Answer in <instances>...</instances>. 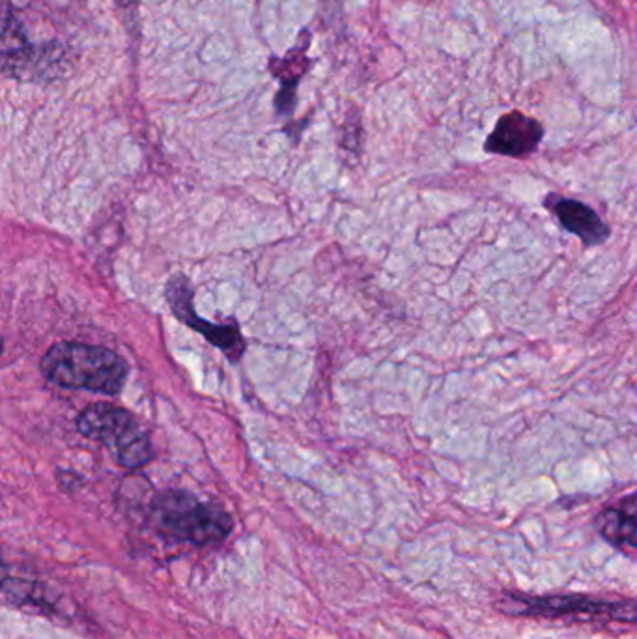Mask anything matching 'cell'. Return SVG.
<instances>
[{
	"instance_id": "obj_1",
	"label": "cell",
	"mask_w": 637,
	"mask_h": 639,
	"mask_svg": "<svg viewBox=\"0 0 637 639\" xmlns=\"http://www.w3.org/2000/svg\"><path fill=\"white\" fill-rule=\"evenodd\" d=\"M42 372L66 390L118 395L128 377V365L118 353L83 342L64 341L42 358Z\"/></svg>"
},
{
	"instance_id": "obj_2",
	"label": "cell",
	"mask_w": 637,
	"mask_h": 639,
	"mask_svg": "<svg viewBox=\"0 0 637 639\" xmlns=\"http://www.w3.org/2000/svg\"><path fill=\"white\" fill-rule=\"evenodd\" d=\"M152 514L164 536L193 546L219 544L234 530V520L223 507L204 503L183 490L159 493L152 503Z\"/></svg>"
},
{
	"instance_id": "obj_3",
	"label": "cell",
	"mask_w": 637,
	"mask_h": 639,
	"mask_svg": "<svg viewBox=\"0 0 637 639\" xmlns=\"http://www.w3.org/2000/svg\"><path fill=\"white\" fill-rule=\"evenodd\" d=\"M77 428L86 438L107 445L124 468L139 469L153 458L150 436L128 409L96 402L81 412Z\"/></svg>"
},
{
	"instance_id": "obj_4",
	"label": "cell",
	"mask_w": 637,
	"mask_h": 639,
	"mask_svg": "<svg viewBox=\"0 0 637 639\" xmlns=\"http://www.w3.org/2000/svg\"><path fill=\"white\" fill-rule=\"evenodd\" d=\"M499 611L514 617H580L596 621L637 622V600H598L583 595H520L507 593L499 598Z\"/></svg>"
},
{
	"instance_id": "obj_5",
	"label": "cell",
	"mask_w": 637,
	"mask_h": 639,
	"mask_svg": "<svg viewBox=\"0 0 637 639\" xmlns=\"http://www.w3.org/2000/svg\"><path fill=\"white\" fill-rule=\"evenodd\" d=\"M167 299L170 309L177 315L178 320L188 323L189 328L199 331L204 339L215 344L221 352L226 353V358L236 363L242 360L245 341L242 331L236 323H208L202 320L193 309V290L189 280L183 275L172 277L167 285Z\"/></svg>"
},
{
	"instance_id": "obj_6",
	"label": "cell",
	"mask_w": 637,
	"mask_h": 639,
	"mask_svg": "<svg viewBox=\"0 0 637 639\" xmlns=\"http://www.w3.org/2000/svg\"><path fill=\"white\" fill-rule=\"evenodd\" d=\"M546 128L534 116L522 110H509L499 116L490 135L485 140V152L510 159L533 156L544 140Z\"/></svg>"
},
{
	"instance_id": "obj_7",
	"label": "cell",
	"mask_w": 637,
	"mask_h": 639,
	"mask_svg": "<svg viewBox=\"0 0 637 639\" xmlns=\"http://www.w3.org/2000/svg\"><path fill=\"white\" fill-rule=\"evenodd\" d=\"M542 204L550 210L559 225L571 232L572 236H576L585 247H598L612 238L609 225L585 202L558 193H548Z\"/></svg>"
},
{
	"instance_id": "obj_8",
	"label": "cell",
	"mask_w": 637,
	"mask_h": 639,
	"mask_svg": "<svg viewBox=\"0 0 637 639\" xmlns=\"http://www.w3.org/2000/svg\"><path fill=\"white\" fill-rule=\"evenodd\" d=\"M309 42V31H304L301 40H298L296 47H291L286 53L285 58H272L269 61L272 74L280 81V90L275 98V109L279 116L291 115V110L296 107L298 83L309 70V58H307Z\"/></svg>"
},
{
	"instance_id": "obj_9",
	"label": "cell",
	"mask_w": 637,
	"mask_h": 639,
	"mask_svg": "<svg viewBox=\"0 0 637 639\" xmlns=\"http://www.w3.org/2000/svg\"><path fill=\"white\" fill-rule=\"evenodd\" d=\"M596 530L617 549H637V492L596 516Z\"/></svg>"
},
{
	"instance_id": "obj_10",
	"label": "cell",
	"mask_w": 637,
	"mask_h": 639,
	"mask_svg": "<svg viewBox=\"0 0 637 639\" xmlns=\"http://www.w3.org/2000/svg\"><path fill=\"white\" fill-rule=\"evenodd\" d=\"M116 2H118V7L126 10V8L135 7V2H137V0H116Z\"/></svg>"
}]
</instances>
